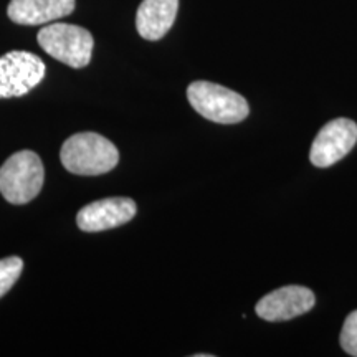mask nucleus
<instances>
[{
	"mask_svg": "<svg viewBox=\"0 0 357 357\" xmlns=\"http://www.w3.org/2000/svg\"><path fill=\"white\" fill-rule=\"evenodd\" d=\"M60 159L71 174L101 176L118 166L119 151L101 134L78 132L63 142Z\"/></svg>",
	"mask_w": 357,
	"mask_h": 357,
	"instance_id": "1",
	"label": "nucleus"
},
{
	"mask_svg": "<svg viewBox=\"0 0 357 357\" xmlns=\"http://www.w3.org/2000/svg\"><path fill=\"white\" fill-rule=\"evenodd\" d=\"M187 100L200 116L218 124L242 123L250 114V106L242 95L217 83H190Z\"/></svg>",
	"mask_w": 357,
	"mask_h": 357,
	"instance_id": "2",
	"label": "nucleus"
},
{
	"mask_svg": "<svg viewBox=\"0 0 357 357\" xmlns=\"http://www.w3.org/2000/svg\"><path fill=\"white\" fill-rule=\"evenodd\" d=\"M43 178L45 169L38 154L19 151L0 167V192L13 205L29 204L42 190Z\"/></svg>",
	"mask_w": 357,
	"mask_h": 357,
	"instance_id": "3",
	"label": "nucleus"
},
{
	"mask_svg": "<svg viewBox=\"0 0 357 357\" xmlns=\"http://www.w3.org/2000/svg\"><path fill=\"white\" fill-rule=\"evenodd\" d=\"M37 40L48 55L71 68H84L91 61L95 40L83 26L50 24L40 30Z\"/></svg>",
	"mask_w": 357,
	"mask_h": 357,
	"instance_id": "4",
	"label": "nucleus"
},
{
	"mask_svg": "<svg viewBox=\"0 0 357 357\" xmlns=\"http://www.w3.org/2000/svg\"><path fill=\"white\" fill-rule=\"evenodd\" d=\"M47 73L42 58L30 52L13 50L0 56V98L25 96L38 86Z\"/></svg>",
	"mask_w": 357,
	"mask_h": 357,
	"instance_id": "5",
	"label": "nucleus"
},
{
	"mask_svg": "<svg viewBox=\"0 0 357 357\" xmlns=\"http://www.w3.org/2000/svg\"><path fill=\"white\" fill-rule=\"evenodd\" d=\"M357 142V124L347 118L328 123L311 146L310 159L316 167H331L346 158Z\"/></svg>",
	"mask_w": 357,
	"mask_h": 357,
	"instance_id": "6",
	"label": "nucleus"
},
{
	"mask_svg": "<svg viewBox=\"0 0 357 357\" xmlns=\"http://www.w3.org/2000/svg\"><path fill=\"white\" fill-rule=\"evenodd\" d=\"M314 303L316 296L310 288L289 284L265 294L257 303L255 311L268 323H281L311 311Z\"/></svg>",
	"mask_w": 357,
	"mask_h": 357,
	"instance_id": "7",
	"label": "nucleus"
},
{
	"mask_svg": "<svg viewBox=\"0 0 357 357\" xmlns=\"http://www.w3.org/2000/svg\"><path fill=\"white\" fill-rule=\"evenodd\" d=\"M136 202L129 197H109L84 205L77 215V225L83 231L96 234L118 229L136 215Z\"/></svg>",
	"mask_w": 357,
	"mask_h": 357,
	"instance_id": "8",
	"label": "nucleus"
},
{
	"mask_svg": "<svg viewBox=\"0 0 357 357\" xmlns=\"http://www.w3.org/2000/svg\"><path fill=\"white\" fill-rule=\"evenodd\" d=\"M75 6V0H12L7 13L19 25H43L68 17Z\"/></svg>",
	"mask_w": 357,
	"mask_h": 357,
	"instance_id": "9",
	"label": "nucleus"
},
{
	"mask_svg": "<svg viewBox=\"0 0 357 357\" xmlns=\"http://www.w3.org/2000/svg\"><path fill=\"white\" fill-rule=\"evenodd\" d=\"M178 10V0H142L136 13L137 33L144 40L155 42L174 25Z\"/></svg>",
	"mask_w": 357,
	"mask_h": 357,
	"instance_id": "10",
	"label": "nucleus"
},
{
	"mask_svg": "<svg viewBox=\"0 0 357 357\" xmlns=\"http://www.w3.org/2000/svg\"><path fill=\"white\" fill-rule=\"evenodd\" d=\"M24 270V261L19 257H7L0 260V298L10 291Z\"/></svg>",
	"mask_w": 357,
	"mask_h": 357,
	"instance_id": "11",
	"label": "nucleus"
},
{
	"mask_svg": "<svg viewBox=\"0 0 357 357\" xmlns=\"http://www.w3.org/2000/svg\"><path fill=\"white\" fill-rule=\"evenodd\" d=\"M341 347L349 356L357 357V310L352 311L342 324Z\"/></svg>",
	"mask_w": 357,
	"mask_h": 357,
	"instance_id": "12",
	"label": "nucleus"
}]
</instances>
